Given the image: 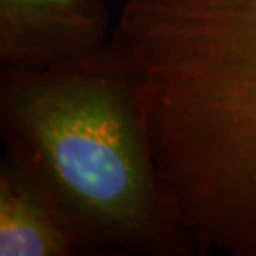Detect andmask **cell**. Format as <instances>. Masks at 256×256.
<instances>
[{
    "label": "cell",
    "instance_id": "cell-2",
    "mask_svg": "<svg viewBox=\"0 0 256 256\" xmlns=\"http://www.w3.org/2000/svg\"><path fill=\"white\" fill-rule=\"evenodd\" d=\"M165 80L194 214L218 250L256 256V0H178Z\"/></svg>",
    "mask_w": 256,
    "mask_h": 256
},
{
    "label": "cell",
    "instance_id": "cell-3",
    "mask_svg": "<svg viewBox=\"0 0 256 256\" xmlns=\"http://www.w3.org/2000/svg\"><path fill=\"white\" fill-rule=\"evenodd\" d=\"M102 0H0V60L5 68L48 70L108 44Z\"/></svg>",
    "mask_w": 256,
    "mask_h": 256
},
{
    "label": "cell",
    "instance_id": "cell-4",
    "mask_svg": "<svg viewBox=\"0 0 256 256\" xmlns=\"http://www.w3.org/2000/svg\"><path fill=\"white\" fill-rule=\"evenodd\" d=\"M74 242L54 212L4 163L0 173V256H68Z\"/></svg>",
    "mask_w": 256,
    "mask_h": 256
},
{
    "label": "cell",
    "instance_id": "cell-1",
    "mask_svg": "<svg viewBox=\"0 0 256 256\" xmlns=\"http://www.w3.org/2000/svg\"><path fill=\"white\" fill-rule=\"evenodd\" d=\"M0 122L5 162L76 253L194 254L163 202L116 35L48 70L2 66Z\"/></svg>",
    "mask_w": 256,
    "mask_h": 256
}]
</instances>
